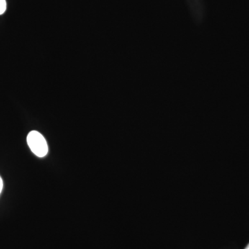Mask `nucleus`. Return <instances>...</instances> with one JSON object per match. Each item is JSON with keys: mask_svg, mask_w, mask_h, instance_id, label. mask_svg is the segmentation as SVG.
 <instances>
[{"mask_svg": "<svg viewBox=\"0 0 249 249\" xmlns=\"http://www.w3.org/2000/svg\"><path fill=\"white\" fill-rule=\"evenodd\" d=\"M249 249V244L248 245H247V247H246V249Z\"/></svg>", "mask_w": 249, "mask_h": 249, "instance_id": "20e7f679", "label": "nucleus"}, {"mask_svg": "<svg viewBox=\"0 0 249 249\" xmlns=\"http://www.w3.org/2000/svg\"><path fill=\"white\" fill-rule=\"evenodd\" d=\"M6 9V0H0V15L4 14Z\"/></svg>", "mask_w": 249, "mask_h": 249, "instance_id": "f03ea898", "label": "nucleus"}, {"mask_svg": "<svg viewBox=\"0 0 249 249\" xmlns=\"http://www.w3.org/2000/svg\"><path fill=\"white\" fill-rule=\"evenodd\" d=\"M27 141L31 152L37 157L42 158L48 153L49 147L47 141L37 131L34 130L29 132Z\"/></svg>", "mask_w": 249, "mask_h": 249, "instance_id": "f257e3e1", "label": "nucleus"}, {"mask_svg": "<svg viewBox=\"0 0 249 249\" xmlns=\"http://www.w3.org/2000/svg\"><path fill=\"white\" fill-rule=\"evenodd\" d=\"M3 187H4V181H3L1 177L0 176V195H1V192H2Z\"/></svg>", "mask_w": 249, "mask_h": 249, "instance_id": "7ed1b4c3", "label": "nucleus"}]
</instances>
